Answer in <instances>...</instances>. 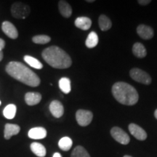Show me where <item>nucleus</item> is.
Returning <instances> with one entry per match:
<instances>
[{
	"label": "nucleus",
	"instance_id": "nucleus-1",
	"mask_svg": "<svg viewBox=\"0 0 157 157\" xmlns=\"http://www.w3.org/2000/svg\"><path fill=\"white\" fill-rule=\"evenodd\" d=\"M6 71L15 79L30 87H36L40 84L39 76L22 63L10 62L6 66Z\"/></svg>",
	"mask_w": 157,
	"mask_h": 157
},
{
	"label": "nucleus",
	"instance_id": "nucleus-2",
	"mask_svg": "<svg viewBox=\"0 0 157 157\" xmlns=\"http://www.w3.org/2000/svg\"><path fill=\"white\" fill-rule=\"evenodd\" d=\"M42 56L44 61L55 68L64 69L69 68L72 64L69 55L57 46H51L44 49Z\"/></svg>",
	"mask_w": 157,
	"mask_h": 157
},
{
	"label": "nucleus",
	"instance_id": "nucleus-3",
	"mask_svg": "<svg viewBox=\"0 0 157 157\" xmlns=\"http://www.w3.org/2000/svg\"><path fill=\"white\" fill-rule=\"evenodd\" d=\"M111 91L115 99L123 105H133L138 101L139 95L137 90L126 82H119L115 83Z\"/></svg>",
	"mask_w": 157,
	"mask_h": 157
},
{
	"label": "nucleus",
	"instance_id": "nucleus-4",
	"mask_svg": "<svg viewBox=\"0 0 157 157\" xmlns=\"http://www.w3.org/2000/svg\"><path fill=\"white\" fill-rule=\"evenodd\" d=\"M12 15L17 19H25L31 13L30 7L23 2H15L11 7Z\"/></svg>",
	"mask_w": 157,
	"mask_h": 157
},
{
	"label": "nucleus",
	"instance_id": "nucleus-5",
	"mask_svg": "<svg viewBox=\"0 0 157 157\" xmlns=\"http://www.w3.org/2000/svg\"><path fill=\"white\" fill-rule=\"evenodd\" d=\"M129 75L133 80L139 83L148 85L151 83V78L147 72L140 69V68H132L129 71Z\"/></svg>",
	"mask_w": 157,
	"mask_h": 157
},
{
	"label": "nucleus",
	"instance_id": "nucleus-6",
	"mask_svg": "<svg viewBox=\"0 0 157 157\" xmlns=\"http://www.w3.org/2000/svg\"><path fill=\"white\" fill-rule=\"evenodd\" d=\"M93 113L88 110L80 109L76 113V119L78 124L81 127H86L91 123Z\"/></svg>",
	"mask_w": 157,
	"mask_h": 157
},
{
	"label": "nucleus",
	"instance_id": "nucleus-7",
	"mask_svg": "<svg viewBox=\"0 0 157 157\" xmlns=\"http://www.w3.org/2000/svg\"><path fill=\"white\" fill-rule=\"evenodd\" d=\"M111 135L116 141L122 145H127L130 141L129 135L120 127H113L111 129Z\"/></svg>",
	"mask_w": 157,
	"mask_h": 157
},
{
	"label": "nucleus",
	"instance_id": "nucleus-8",
	"mask_svg": "<svg viewBox=\"0 0 157 157\" xmlns=\"http://www.w3.org/2000/svg\"><path fill=\"white\" fill-rule=\"evenodd\" d=\"M2 29L4 34L7 35L9 38L15 39L18 36V31H17L16 27L9 21H4L2 24Z\"/></svg>",
	"mask_w": 157,
	"mask_h": 157
},
{
	"label": "nucleus",
	"instance_id": "nucleus-9",
	"mask_svg": "<svg viewBox=\"0 0 157 157\" xmlns=\"http://www.w3.org/2000/svg\"><path fill=\"white\" fill-rule=\"evenodd\" d=\"M131 135L139 140H145L147 138V133L142 127L136 124H130L128 127Z\"/></svg>",
	"mask_w": 157,
	"mask_h": 157
},
{
	"label": "nucleus",
	"instance_id": "nucleus-10",
	"mask_svg": "<svg viewBox=\"0 0 157 157\" xmlns=\"http://www.w3.org/2000/svg\"><path fill=\"white\" fill-rule=\"evenodd\" d=\"M48 132L46 129L42 127H36L31 128L28 132V136L29 138L34 140H41L47 137Z\"/></svg>",
	"mask_w": 157,
	"mask_h": 157
},
{
	"label": "nucleus",
	"instance_id": "nucleus-11",
	"mask_svg": "<svg viewBox=\"0 0 157 157\" xmlns=\"http://www.w3.org/2000/svg\"><path fill=\"white\" fill-rule=\"evenodd\" d=\"M137 33L141 38L146 39V40L151 39L154 36V30H153V29L151 27L144 24L139 25L137 26Z\"/></svg>",
	"mask_w": 157,
	"mask_h": 157
},
{
	"label": "nucleus",
	"instance_id": "nucleus-12",
	"mask_svg": "<svg viewBox=\"0 0 157 157\" xmlns=\"http://www.w3.org/2000/svg\"><path fill=\"white\" fill-rule=\"evenodd\" d=\"M50 111L54 117L60 118L63 115L64 107L60 101H53L50 104Z\"/></svg>",
	"mask_w": 157,
	"mask_h": 157
},
{
	"label": "nucleus",
	"instance_id": "nucleus-13",
	"mask_svg": "<svg viewBox=\"0 0 157 157\" xmlns=\"http://www.w3.org/2000/svg\"><path fill=\"white\" fill-rule=\"evenodd\" d=\"M21 131V127L19 125L14 124H6L4 131V137L6 140H9L12 137L18 134Z\"/></svg>",
	"mask_w": 157,
	"mask_h": 157
},
{
	"label": "nucleus",
	"instance_id": "nucleus-14",
	"mask_svg": "<svg viewBox=\"0 0 157 157\" xmlns=\"http://www.w3.org/2000/svg\"><path fill=\"white\" fill-rule=\"evenodd\" d=\"M42 100V95L39 93L29 92L25 95V101L27 105H35L39 103Z\"/></svg>",
	"mask_w": 157,
	"mask_h": 157
},
{
	"label": "nucleus",
	"instance_id": "nucleus-15",
	"mask_svg": "<svg viewBox=\"0 0 157 157\" xmlns=\"http://www.w3.org/2000/svg\"><path fill=\"white\" fill-rule=\"evenodd\" d=\"M74 24L78 29L87 31L91 27L92 21L87 17H78L75 20Z\"/></svg>",
	"mask_w": 157,
	"mask_h": 157
},
{
	"label": "nucleus",
	"instance_id": "nucleus-16",
	"mask_svg": "<svg viewBox=\"0 0 157 157\" xmlns=\"http://www.w3.org/2000/svg\"><path fill=\"white\" fill-rule=\"evenodd\" d=\"M58 9L63 17L68 18V17L71 16L72 8L71 5L66 1L60 0L58 2Z\"/></svg>",
	"mask_w": 157,
	"mask_h": 157
},
{
	"label": "nucleus",
	"instance_id": "nucleus-17",
	"mask_svg": "<svg viewBox=\"0 0 157 157\" xmlns=\"http://www.w3.org/2000/svg\"><path fill=\"white\" fill-rule=\"evenodd\" d=\"M30 148L31 151L38 157H44L46 156V148L43 146L42 143L37 142L32 143L30 146Z\"/></svg>",
	"mask_w": 157,
	"mask_h": 157
},
{
	"label": "nucleus",
	"instance_id": "nucleus-18",
	"mask_svg": "<svg viewBox=\"0 0 157 157\" xmlns=\"http://www.w3.org/2000/svg\"><path fill=\"white\" fill-rule=\"evenodd\" d=\"M132 52L137 58H143L146 56L147 51L144 45L140 42H136L132 46Z\"/></svg>",
	"mask_w": 157,
	"mask_h": 157
},
{
	"label": "nucleus",
	"instance_id": "nucleus-19",
	"mask_svg": "<svg viewBox=\"0 0 157 157\" xmlns=\"http://www.w3.org/2000/svg\"><path fill=\"white\" fill-rule=\"evenodd\" d=\"M98 23H99L100 28L103 31L109 30L111 28V26H112V23H111V20L105 15H101L99 17Z\"/></svg>",
	"mask_w": 157,
	"mask_h": 157
},
{
	"label": "nucleus",
	"instance_id": "nucleus-20",
	"mask_svg": "<svg viewBox=\"0 0 157 157\" xmlns=\"http://www.w3.org/2000/svg\"><path fill=\"white\" fill-rule=\"evenodd\" d=\"M98 41H99V39H98V34H96L95 31H92V32L90 33L87 39H86V47L90 49L95 48L98 44Z\"/></svg>",
	"mask_w": 157,
	"mask_h": 157
},
{
	"label": "nucleus",
	"instance_id": "nucleus-21",
	"mask_svg": "<svg viewBox=\"0 0 157 157\" xmlns=\"http://www.w3.org/2000/svg\"><path fill=\"white\" fill-rule=\"evenodd\" d=\"M17 107L15 104H9L3 110V115L6 119H13L15 117Z\"/></svg>",
	"mask_w": 157,
	"mask_h": 157
},
{
	"label": "nucleus",
	"instance_id": "nucleus-22",
	"mask_svg": "<svg viewBox=\"0 0 157 157\" xmlns=\"http://www.w3.org/2000/svg\"><path fill=\"white\" fill-rule=\"evenodd\" d=\"M73 145V141L69 137H63L59 140L58 146L59 148L64 151H68L71 148Z\"/></svg>",
	"mask_w": 157,
	"mask_h": 157
},
{
	"label": "nucleus",
	"instance_id": "nucleus-23",
	"mask_svg": "<svg viewBox=\"0 0 157 157\" xmlns=\"http://www.w3.org/2000/svg\"><path fill=\"white\" fill-rule=\"evenodd\" d=\"M23 59H24V61L32 68H36V69H42L43 68V65L42 63L39 61V60H37L36 58H34V57L30 56H25Z\"/></svg>",
	"mask_w": 157,
	"mask_h": 157
},
{
	"label": "nucleus",
	"instance_id": "nucleus-24",
	"mask_svg": "<svg viewBox=\"0 0 157 157\" xmlns=\"http://www.w3.org/2000/svg\"><path fill=\"white\" fill-rule=\"evenodd\" d=\"M59 87L63 93L68 94L71 90V80L67 77H63L59 80Z\"/></svg>",
	"mask_w": 157,
	"mask_h": 157
},
{
	"label": "nucleus",
	"instance_id": "nucleus-25",
	"mask_svg": "<svg viewBox=\"0 0 157 157\" xmlns=\"http://www.w3.org/2000/svg\"><path fill=\"white\" fill-rule=\"evenodd\" d=\"M71 157H90V156L84 147L78 146L73 150L71 154Z\"/></svg>",
	"mask_w": 157,
	"mask_h": 157
},
{
	"label": "nucleus",
	"instance_id": "nucleus-26",
	"mask_svg": "<svg viewBox=\"0 0 157 157\" xmlns=\"http://www.w3.org/2000/svg\"><path fill=\"white\" fill-rule=\"evenodd\" d=\"M32 41L35 44H44L50 42L51 41V38L48 35H36V36H33Z\"/></svg>",
	"mask_w": 157,
	"mask_h": 157
},
{
	"label": "nucleus",
	"instance_id": "nucleus-27",
	"mask_svg": "<svg viewBox=\"0 0 157 157\" xmlns=\"http://www.w3.org/2000/svg\"><path fill=\"white\" fill-rule=\"evenodd\" d=\"M151 0H139L138 2L141 5H148L149 3H151Z\"/></svg>",
	"mask_w": 157,
	"mask_h": 157
},
{
	"label": "nucleus",
	"instance_id": "nucleus-28",
	"mask_svg": "<svg viewBox=\"0 0 157 157\" xmlns=\"http://www.w3.org/2000/svg\"><path fill=\"white\" fill-rule=\"evenodd\" d=\"M5 40H3L2 39L0 38V52L2 51V50L5 48Z\"/></svg>",
	"mask_w": 157,
	"mask_h": 157
},
{
	"label": "nucleus",
	"instance_id": "nucleus-29",
	"mask_svg": "<svg viewBox=\"0 0 157 157\" xmlns=\"http://www.w3.org/2000/svg\"><path fill=\"white\" fill-rule=\"evenodd\" d=\"M52 157H62V156H61V154H60V153L56 152V153H55V154H53V156H52Z\"/></svg>",
	"mask_w": 157,
	"mask_h": 157
},
{
	"label": "nucleus",
	"instance_id": "nucleus-30",
	"mask_svg": "<svg viewBox=\"0 0 157 157\" xmlns=\"http://www.w3.org/2000/svg\"><path fill=\"white\" fill-rule=\"evenodd\" d=\"M3 57H4L3 52L2 51H1V52H0V61H2V60L3 59Z\"/></svg>",
	"mask_w": 157,
	"mask_h": 157
},
{
	"label": "nucleus",
	"instance_id": "nucleus-31",
	"mask_svg": "<svg viewBox=\"0 0 157 157\" xmlns=\"http://www.w3.org/2000/svg\"><path fill=\"white\" fill-rule=\"evenodd\" d=\"M154 116H155V117H156V119H157V109L156 110V111H155V112H154Z\"/></svg>",
	"mask_w": 157,
	"mask_h": 157
},
{
	"label": "nucleus",
	"instance_id": "nucleus-32",
	"mask_svg": "<svg viewBox=\"0 0 157 157\" xmlns=\"http://www.w3.org/2000/svg\"><path fill=\"white\" fill-rule=\"evenodd\" d=\"M87 2H95L94 0H87Z\"/></svg>",
	"mask_w": 157,
	"mask_h": 157
},
{
	"label": "nucleus",
	"instance_id": "nucleus-33",
	"mask_svg": "<svg viewBox=\"0 0 157 157\" xmlns=\"http://www.w3.org/2000/svg\"><path fill=\"white\" fill-rule=\"evenodd\" d=\"M124 157H132V156H128V155H126V156H124Z\"/></svg>",
	"mask_w": 157,
	"mask_h": 157
},
{
	"label": "nucleus",
	"instance_id": "nucleus-34",
	"mask_svg": "<svg viewBox=\"0 0 157 157\" xmlns=\"http://www.w3.org/2000/svg\"><path fill=\"white\" fill-rule=\"evenodd\" d=\"M1 103H1V101H0V105H1Z\"/></svg>",
	"mask_w": 157,
	"mask_h": 157
}]
</instances>
